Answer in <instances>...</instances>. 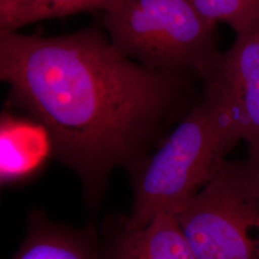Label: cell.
I'll list each match as a JSON object with an SVG mask.
<instances>
[{
    "instance_id": "obj_1",
    "label": "cell",
    "mask_w": 259,
    "mask_h": 259,
    "mask_svg": "<svg viewBox=\"0 0 259 259\" xmlns=\"http://www.w3.org/2000/svg\"><path fill=\"white\" fill-rule=\"evenodd\" d=\"M0 78L92 189L138 157L177 92V74L123 55L98 26L56 37L0 32Z\"/></svg>"
},
{
    "instance_id": "obj_2",
    "label": "cell",
    "mask_w": 259,
    "mask_h": 259,
    "mask_svg": "<svg viewBox=\"0 0 259 259\" xmlns=\"http://www.w3.org/2000/svg\"><path fill=\"white\" fill-rule=\"evenodd\" d=\"M241 139L228 113L204 91L138 178L124 232L145 227L158 211L175 215L206 185Z\"/></svg>"
},
{
    "instance_id": "obj_3",
    "label": "cell",
    "mask_w": 259,
    "mask_h": 259,
    "mask_svg": "<svg viewBox=\"0 0 259 259\" xmlns=\"http://www.w3.org/2000/svg\"><path fill=\"white\" fill-rule=\"evenodd\" d=\"M103 27L123 55L157 71L201 74L219 53L216 25L190 0H124L103 13Z\"/></svg>"
},
{
    "instance_id": "obj_4",
    "label": "cell",
    "mask_w": 259,
    "mask_h": 259,
    "mask_svg": "<svg viewBox=\"0 0 259 259\" xmlns=\"http://www.w3.org/2000/svg\"><path fill=\"white\" fill-rule=\"evenodd\" d=\"M175 217L197 259H259V163L226 160Z\"/></svg>"
},
{
    "instance_id": "obj_5",
    "label": "cell",
    "mask_w": 259,
    "mask_h": 259,
    "mask_svg": "<svg viewBox=\"0 0 259 259\" xmlns=\"http://www.w3.org/2000/svg\"><path fill=\"white\" fill-rule=\"evenodd\" d=\"M259 163V19L239 34L201 73Z\"/></svg>"
},
{
    "instance_id": "obj_6",
    "label": "cell",
    "mask_w": 259,
    "mask_h": 259,
    "mask_svg": "<svg viewBox=\"0 0 259 259\" xmlns=\"http://www.w3.org/2000/svg\"><path fill=\"white\" fill-rule=\"evenodd\" d=\"M111 259H197L175 215L158 211L143 228L125 232Z\"/></svg>"
},
{
    "instance_id": "obj_7",
    "label": "cell",
    "mask_w": 259,
    "mask_h": 259,
    "mask_svg": "<svg viewBox=\"0 0 259 259\" xmlns=\"http://www.w3.org/2000/svg\"><path fill=\"white\" fill-rule=\"evenodd\" d=\"M0 173L2 182L26 176L49 155L50 137L40 124L5 118L0 134Z\"/></svg>"
},
{
    "instance_id": "obj_8",
    "label": "cell",
    "mask_w": 259,
    "mask_h": 259,
    "mask_svg": "<svg viewBox=\"0 0 259 259\" xmlns=\"http://www.w3.org/2000/svg\"><path fill=\"white\" fill-rule=\"evenodd\" d=\"M124 0H14L0 10V32L19 28L47 19H58L85 12H108Z\"/></svg>"
},
{
    "instance_id": "obj_9",
    "label": "cell",
    "mask_w": 259,
    "mask_h": 259,
    "mask_svg": "<svg viewBox=\"0 0 259 259\" xmlns=\"http://www.w3.org/2000/svg\"><path fill=\"white\" fill-rule=\"evenodd\" d=\"M13 259H97L92 247L64 232H33Z\"/></svg>"
},
{
    "instance_id": "obj_10",
    "label": "cell",
    "mask_w": 259,
    "mask_h": 259,
    "mask_svg": "<svg viewBox=\"0 0 259 259\" xmlns=\"http://www.w3.org/2000/svg\"><path fill=\"white\" fill-rule=\"evenodd\" d=\"M213 24L226 23L239 34L259 19V0H190Z\"/></svg>"
},
{
    "instance_id": "obj_11",
    "label": "cell",
    "mask_w": 259,
    "mask_h": 259,
    "mask_svg": "<svg viewBox=\"0 0 259 259\" xmlns=\"http://www.w3.org/2000/svg\"><path fill=\"white\" fill-rule=\"evenodd\" d=\"M14 0H0V10L5 9Z\"/></svg>"
}]
</instances>
